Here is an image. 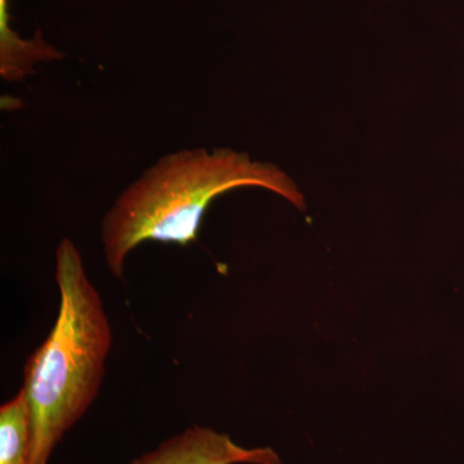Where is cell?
I'll return each instance as SVG.
<instances>
[{"instance_id": "3957f363", "label": "cell", "mask_w": 464, "mask_h": 464, "mask_svg": "<svg viewBox=\"0 0 464 464\" xmlns=\"http://www.w3.org/2000/svg\"><path fill=\"white\" fill-rule=\"evenodd\" d=\"M283 464L271 448L246 449L209 427L192 426L130 464Z\"/></svg>"}, {"instance_id": "7a4b0ae2", "label": "cell", "mask_w": 464, "mask_h": 464, "mask_svg": "<svg viewBox=\"0 0 464 464\" xmlns=\"http://www.w3.org/2000/svg\"><path fill=\"white\" fill-rule=\"evenodd\" d=\"M60 308L53 328L29 356L24 387L32 413L30 464H50L66 432L99 395L112 332L97 289L74 243L56 250Z\"/></svg>"}, {"instance_id": "277c9868", "label": "cell", "mask_w": 464, "mask_h": 464, "mask_svg": "<svg viewBox=\"0 0 464 464\" xmlns=\"http://www.w3.org/2000/svg\"><path fill=\"white\" fill-rule=\"evenodd\" d=\"M32 413L25 390L0 408V464H30Z\"/></svg>"}, {"instance_id": "6da1fadb", "label": "cell", "mask_w": 464, "mask_h": 464, "mask_svg": "<svg viewBox=\"0 0 464 464\" xmlns=\"http://www.w3.org/2000/svg\"><path fill=\"white\" fill-rule=\"evenodd\" d=\"M239 188L273 191L306 210L304 194L275 164L231 149L173 152L128 186L103 217L101 240L110 273L121 280L125 259L145 241L188 246L212 201Z\"/></svg>"}]
</instances>
